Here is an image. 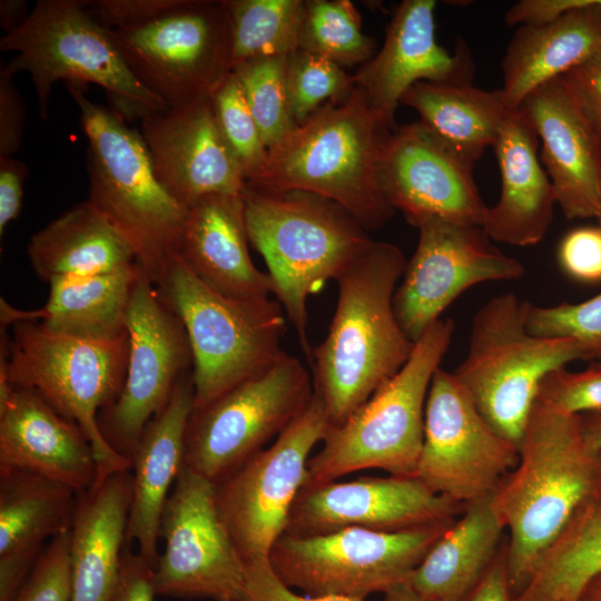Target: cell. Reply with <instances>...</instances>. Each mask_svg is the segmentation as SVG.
I'll list each match as a JSON object with an SVG mask.
<instances>
[{
  "label": "cell",
  "instance_id": "1",
  "mask_svg": "<svg viewBox=\"0 0 601 601\" xmlns=\"http://www.w3.org/2000/svg\"><path fill=\"white\" fill-rule=\"evenodd\" d=\"M491 501L510 533L506 565L515 598L573 515L585 504L601 501V451L585 440L581 415L536 398L519 444L518 463Z\"/></svg>",
  "mask_w": 601,
  "mask_h": 601
},
{
  "label": "cell",
  "instance_id": "2",
  "mask_svg": "<svg viewBox=\"0 0 601 601\" xmlns=\"http://www.w3.org/2000/svg\"><path fill=\"white\" fill-rule=\"evenodd\" d=\"M407 260L372 240L337 278L338 299L325 339L313 349V392L331 426L343 424L407 362L415 343L401 327L394 295Z\"/></svg>",
  "mask_w": 601,
  "mask_h": 601
},
{
  "label": "cell",
  "instance_id": "3",
  "mask_svg": "<svg viewBox=\"0 0 601 601\" xmlns=\"http://www.w3.org/2000/svg\"><path fill=\"white\" fill-rule=\"evenodd\" d=\"M390 132L355 87L270 147L262 169L246 184L321 196L343 207L365 230H377L395 211L378 180L381 147Z\"/></svg>",
  "mask_w": 601,
  "mask_h": 601
},
{
  "label": "cell",
  "instance_id": "4",
  "mask_svg": "<svg viewBox=\"0 0 601 601\" xmlns=\"http://www.w3.org/2000/svg\"><path fill=\"white\" fill-rule=\"evenodd\" d=\"M242 196L249 243L309 362L307 298L337 280L373 239L343 207L311 193L246 184Z\"/></svg>",
  "mask_w": 601,
  "mask_h": 601
},
{
  "label": "cell",
  "instance_id": "5",
  "mask_svg": "<svg viewBox=\"0 0 601 601\" xmlns=\"http://www.w3.org/2000/svg\"><path fill=\"white\" fill-rule=\"evenodd\" d=\"M88 140L89 200L131 246L152 283L177 253L187 208L159 180L140 131L68 85Z\"/></svg>",
  "mask_w": 601,
  "mask_h": 601
},
{
  "label": "cell",
  "instance_id": "6",
  "mask_svg": "<svg viewBox=\"0 0 601 601\" xmlns=\"http://www.w3.org/2000/svg\"><path fill=\"white\" fill-rule=\"evenodd\" d=\"M154 284L187 333L194 410L266 372L286 354V319L277 300L225 296L199 279L177 253Z\"/></svg>",
  "mask_w": 601,
  "mask_h": 601
},
{
  "label": "cell",
  "instance_id": "7",
  "mask_svg": "<svg viewBox=\"0 0 601 601\" xmlns=\"http://www.w3.org/2000/svg\"><path fill=\"white\" fill-rule=\"evenodd\" d=\"M454 328L450 318L432 324L415 342L404 366L343 424L329 427L308 461L305 484L338 480L366 469L416 475L428 388Z\"/></svg>",
  "mask_w": 601,
  "mask_h": 601
},
{
  "label": "cell",
  "instance_id": "8",
  "mask_svg": "<svg viewBox=\"0 0 601 601\" xmlns=\"http://www.w3.org/2000/svg\"><path fill=\"white\" fill-rule=\"evenodd\" d=\"M529 306L514 293L482 305L472 319L466 355L453 372L484 418L518 446L544 377L589 359L574 338L530 333Z\"/></svg>",
  "mask_w": 601,
  "mask_h": 601
},
{
  "label": "cell",
  "instance_id": "9",
  "mask_svg": "<svg viewBox=\"0 0 601 601\" xmlns=\"http://www.w3.org/2000/svg\"><path fill=\"white\" fill-rule=\"evenodd\" d=\"M0 49L16 52L9 65L17 73L30 75L42 119L48 118L57 81L102 88L125 121H141L169 108L135 78L109 30L88 13L82 1H37L27 21L0 39Z\"/></svg>",
  "mask_w": 601,
  "mask_h": 601
},
{
  "label": "cell",
  "instance_id": "10",
  "mask_svg": "<svg viewBox=\"0 0 601 601\" xmlns=\"http://www.w3.org/2000/svg\"><path fill=\"white\" fill-rule=\"evenodd\" d=\"M127 362V334L98 341L56 333L36 321L12 324L8 354L11 385L35 391L82 430L97 461L96 482L131 470V462L107 443L99 427V414L121 392Z\"/></svg>",
  "mask_w": 601,
  "mask_h": 601
},
{
  "label": "cell",
  "instance_id": "11",
  "mask_svg": "<svg viewBox=\"0 0 601 601\" xmlns=\"http://www.w3.org/2000/svg\"><path fill=\"white\" fill-rule=\"evenodd\" d=\"M455 519L396 532L346 528L315 535L284 533L268 559L285 584L305 594L365 599L407 581Z\"/></svg>",
  "mask_w": 601,
  "mask_h": 601
},
{
  "label": "cell",
  "instance_id": "12",
  "mask_svg": "<svg viewBox=\"0 0 601 601\" xmlns=\"http://www.w3.org/2000/svg\"><path fill=\"white\" fill-rule=\"evenodd\" d=\"M313 378L285 354L274 366L193 410L185 466L217 483L276 440L313 400Z\"/></svg>",
  "mask_w": 601,
  "mask_h": 601
},
{
  "label": "cell",
  "instance_id": "13",
  "mask_svg": "<svg viewBox=\"0 0 601 601\" xmlns=\"http://www.w3.org/2000/svg\"><path fill=\"white\" fill-rule=\"evenodd\" d=\"M109 32L135 78L169 108L211 97L233 71L223 1L181 0L146 23Z\"/></svg>",
  "mask_w": 601,
  "mask_h": 601
},
{
  "label": "cell",
  "instance_id": "14",
  "mask_svg": "<svg viewBox=\"0 0 601 601\" xmlns=\"http://www.w3.org/2000/svg\"><path fill=\"white\" fill-rule=\"evenodd\" d=\"M329 427L313 395L307 408L272 444L216 483L220 516L245 563L268 559L286 532L311 453Z\"/></svg>",
  "mask_w": 601,
  "mask_h": 601
},
{
  "label": "cell",
  "instance_id": "15",
  "mask_svg": "<svg viewBox=\"0 0 601 601\" xmlns=\"http://www.w3.org/2000/svg\"><path fill=\"white\" fill-rule=\"evenodd\" d=\"M154 568L157 595L242 601L246 563L217 506L216 483L188 466L180 471L165 504Z\"/></svg>",
  "mask_w": 601,
  "mask_h": 601
},
{
  "label": "cell",
  "instance_id": "16",
  "mask_svg": "<svg viewBox=\"0 0 601 601\" xmlns=\"http://www.w3.org/2000/svg\"><path fill=\"white\" fill-rule=\"evenodd\" d=\"M519 446L480 413L453 372H435L416 470L434 493L465 508L490 497L515 467Z\"/></svg>",
  "mask_w": 601,
  "mask_h": 601
},
{
  "label": "cell",
  "instance_id": "17",
  "mask_svg": "<svg viewBox=\"0 0 601 601\" xmlns=\"http://www.w3.org/2000/svg\"><path fill=\"white\" fill-rule=\"evenodd\" d=\"M128 362L117 400L99 414L107 443L131 462L149 422L169 403L179 378L193 371L186 329L141 268L128 313Z\"/></svg>",
  "mask_w": 601,
  "mask_h": 601
},
{
  "label": "cell",
  "instance_id": "18",
  "mask_svg": "<svg viewBox=\"0 0 601 601\" xmlns=\"http://www.w3.org/2000/svg\"><path fill=\"white\" fill-rule=\"evenodd\" d=\"M416 228L418 242L394 295L397 321L414 343L470 287L525 274L481 226L427 219Z\"/></svg>",
  "mask_w": 601,
  "mask_h": 601
},
{
  "label": "cell",
  "instance_id": "19",
  "mask_svg": "<svg viewBox=\"0 0 601 601\" xmlns=\"http://www.w3.org/2000/svg\"><path fill=\"white\" fill-rule=\"evenodd\" d=\"M473 165L417 120L385 137L378 180L386 201L415 227L427 219L482 227L487 206Z\"/></svg>",
  "mask_w": 601,
  "mask_h": 601
},
{
  "label": "cell",
  "instance_id": "20",
  "mask_svg": "<svg viewBox=\"0 0 601 601\" xmlns=\"http://www.w3.org/2000/svg\"><path fill=\"white\" fill-rule=\"evenodd\" d=\"M464 508L416 476H363L305 484L285 533L324 534L346 528L396 532L455 519Z\"/></svg>",
  "mask_w": 601,
  "mask_h": 601
},
{
  "label": "cell",
  "instance_id": "21",
  "mask_svg": "<svg viewBox=\"0 0 601 601\" xmlns=\"http://www.w3.org/2000/svg\"><path fill=\"white\" fill-rule=\"evenodd\" d=\"M211 97L170 107L140 121L159 180L186 208L209 195H240L246 185L217 124Z\"/></svg>",
  "mask_w": 601,
  "mask_h": 601
},
{
  "label": "cell",
  "instance_id": "22",
  "mask_svg": "<svg viewBox=\"0 0 601 601\" xmlns=\"http://www.w3.org/2000/svg\"><path fill=\"white\" fill-rule=\"evenodd\" d=\"M502 60L500 89L511 110L542 85L601 51L600 0H526Z\"/></svg>",
  "mask_w": 601,
  "mask_h": 601
},
{
  "label": "cell",
  "instance_id": "23",
  "mask_svg": "<svg viewBox=\"0 0 601 601\" xmlns=\"http://www.w3.org/2000/svg\"><path fill=\"white\" fill-rule=\"evenodd\" d=\"M434 0H404L396 8L377 53L353 75L355 87L391 131L395 111L416 82L471 83V61L460 50L451 55L435 37Z\"/></svg>",
  "mask_w": 601,
  "mask_h": 601
},
{
  "label": "cell",
  "instance_id": "24",
  "mask_svg": "<svg viewBox=\"0 0 601 601\" xmlns=\"http://www.w3.org/2000/svg\"><path fill=\"white\" fill-rule=\"evenodd\" d=\"M541 142V162L568 219L595 218L601 179V135L562 77L532 91L519 108Z\"/></svg>",
  "mask_w": 601,
  "mask_h": 601
},
{
  "label": "cell",
  "instance_id": "25",
  "mask_svg": "<svg viewBox=\"0 0 601 601\" xmlns=\"http://www.w3.org/2000/svg\"><path fill=\"white\" fill-rule=\"evenodd\" d=\"M9 471L42 475L78 494L88 491L98 474L82 430L38 393L20 387L0 406V473Z\"/></svg>",
  "mask_w": 601,
  "mask_h": 601
},
{
  "label": "cell",
  "instance_id": "26",
  "mask_svg": "<svg viewBox=\"0 0 601 601\" xmlns=\"http://www.w3.org/2000/svg\"><path fill=\"white\" fill-rule=\"evenodd\" d=\"M538 135L528 117L512 110L493 146L501 194L487 207L482 228L491 240L518 247L539 244L554 216L556 196L538 155Z\"/></svg>",
  "mask_w": 601,
  "mask_h": 601
},
{
  "label": "cell",
  "instance_id": "27",
  "mask_svg": "<svg viewBox=\"0 0 601 601\" xmlns=\"http://www.w3.org/2000/svg\"><path fill=\"white\" fill-rule=\"evenodd\" d=\"M78 497L36 473H0V601H16L45 542L70 529Z\"/></svg>",
  "mask_w": 601,
  "mask_h": 601
},
{
  "label": "cell",
  "instance_id": "28",
  "mask_svg": "<svg viewBox=\"0 0 601 601\" xmlns=\"http://www.w3.org/2000/svg\"><path fill=\"white\" fill-rule=\"evenodd\" d=\"M249 244L242 194H215L187 208L177 254L199 279L225 296L268 298L272 279L254 265Z\"/></svg>",
  "mask_w": 601,
  "mask_h": 601
},
{
  "label": "cell",
  "instance_id": "29",
  "mask_svg": "<svg viewBox=\"0 0 601 601\" xmlns=\"http://www.w3.org/2000/svg\"><path fill=\"white\" fill-rule=\"evenodd\" d=\"M194 410L191 371L176 384L165 410L146 426L131 455L132 496L127 542L154 568L161 514L174 484L185 466V433Z\"/></svg>",
  "mask_w": 601,
  "mask_h": 601
},
{
  "label": "cell",
  "instance_id": "30",
  "mask_svg": "<svg viewBox=\"0 0 601 601\" xmlns=\"http://www.w3.org/2000/svg\"><path fill=\"white\" fill-rule=\"evenodd\" d=\"M131 470L119 471L79 494L70 526V601H110L127 543Z\"/></svg>",
  "mask_w": 601,
  "mask_h": 601
},
{
  "label": "cell",
  "instance_id": "31",
  "mask_svg": "<svg viewBox=\"0 0 601 601\" xmlns=\"http://www.w3.org/2000/svg\"><path fill=\"white\" fill-rule=\"evenodd\" d=\"M27 254L32 270L47 284L57 278L109 274L137 264L131 246L89 199L36 231Z\"/></svg>",
  "mask_w": 601,
  "mask_h": 601
},
{
  "label": "cell",
  "instance_id": "32",
  "mask_svg": "<svg viewBox=\"0 0 601 601\" xmlns=\"http://www.w3.org/2000/svg\"><path fill=\"white\" fill-rule=\"evenodd\" d=\"M491 497L466 505L407 580L423 601H460L499 553L505 528Z\"/></svg>",
  "mask_w": 601,
  "mask_h": 601
},
{
  "label": "cell",
  "instance_id": "33",
  "mask_svg": "<svg viewBox=\"0 0 601 601\" xmlns=\"http://www.w3.org/2000/svg\"><path fill=\"white\" fill-rule=\"evenodd\" d=\"M141 267L102 275L57 278L48 285L45 306L17 312V319L36 321L48 329L79 338L108 341L127 334V313Z\"/></svg>",
  "mask_w": 601,
  "mask_h": 601
},
{
  "label": "cell",
  "instance_id": "34",
  "mask_svg": "<svg viewBox=\"0 0 601 601\" xmlns=\"http://www.w3.org/2000/svg\"><path fill=\"white\" fill-rule=\"evenodd\" d=\"M401 105L413 108L422 124L472 162L494 146L512 111L500 89L471 83L420 81L405 92Z\"/></svg>",
  "mask_w": 601,
  "mask_h": 601
},
{
  "label": "cell",
  "instance_id": "35",
  "mask_svg": "<svg viewBox=\"0 0 601 601\" xmlns=\"http://www.w3.org/2000/svg\"><path fill=\"white\" fill-rule=\"evenodd\" d=\"M601 575V501L585 504L539 559L514 601H577Z\"/></svg>",
  "mask_w": 601,
  "mask_h": 601
},
{
  "label": "cell",
  "instance_id": "36",
  "mask_svg": "<svg viewBox=\"0 0 601 601\" xmlns=\"http://www.w3.org/2000/svg\"><path fill=\"white\" fill-rule=\"evenodd\" d=\"M231 39V69L299 48L306 0H223Z\"/></svg>",
  "mask_w": 601,
  "mask_h": 601
},
{
  "label": "cell",
  "instance_id": "37",
  "mask_svg": "<svg viewBox=\"0 0 601 601\" xmlns=\"http://www.w3.org/2000/svg\"><path fill=\"white\" fill-rule=\"evenodd\" d=\"M341 67L364 65L375 43L362 29L358 11L348 0H306L299 48Z\"/></svg>",
  "mask_w": 601,
  "mask_h": 601
},
{
  "label": "cell",
  "instance_id": "38",
  "mask_svg": "<svg viewBox=\"0 0 601 601\" xmlns=\"http://www.w3.org/2000/svg\"><path fill=\"white\" fill-rule=\"evenodd\" d=\"M286 59L260 57L233 69L268 149L295 127L286 90Z\"/></svg>",
  "mask_w": 601,
  "mask_h": 601
},
{
  "label": "cell",
  "instance_id": "39",
  "mask_svg": "<svg viewBox=\"0 0 601 601\" xmlns=\"http://www.w3.org/2000/svg\"><path fill=\"white\" fill-rule=\"evenodd\" d=\"M285 80L295 126L323 107L343 100L355 88L353 75L343 67L303 49L287 56Z\"/></svg>",
  "mask_w": 601,
  "mask_h": 601
},
{
  "label": "cell",
  "instance_id": "40",
  "mask_svg": "<svg viewBox=\"0 0 601 601\" xmlns=\"http://www.w3.org/2000/svg\"><path fill=\"white\" fill-rule=\"evenodd\" d=\"M219 129L240 165L246 183L262 169L268 152L242 85L231 71L211 97Z\"/></svg>",
  "mask_w": 601,
  "mask_h": 601
},
{
  "label": "cell",
  "instance_id": "41",
  "mask_svg": "<svg viewBox=\"0 0 601 601\" xmlns=\"http://www.w3.org/2000/svg\"><path fill=\"white\" fill-rule=\"evenodd\" d=\"M526 327L538 336L574 338L585 348L589 359L600 357L601 293L575 304L538 306L530 303Z\"/></svg>",
  "mask_w": 601,
  "mask_h": 601
},
{
  "label": "cell",
  "instance_id": "42",
  "mask_svg": "<svg viewBox=\"0 0 601 601\" xmlns=\"http://www.w3.org/2000/svg\"><path fill=\"white\" fill-rule=\"evenodd\" d=\"M70 529L48 542L16 601H70Z\"/></svg>",
  "mask_w": 601,
  "mask_h": 601
},
{
  "label": "cell",
  "instance_id": "43",
  "mask_svg": "<svg viewBox=\"0 0 601 601\" xmlns=\"http://www.w3.org/2000/svg\"><path fill=\"white\" fill-rule=\"evenodd\" d=\"M538 398L571 415L601 413V365L581 372L565 367L548 374Z\"/></svg>",
  "mask_w": 601,
  "mask_h": 601
},
{
  "label": "cell",
  "instance_id": "44",
  "mask_svg": "<svg viewBox=\"0 0 601 601\" xmlns=\"http://www.w3.org/2000/svg\"><path fill=\"white\" fill-rule=\"evenodd\" d=\"M562 270L580 283L601 282V226H581L569 230L558 247Z\"/></svg>",
  "mask_w": 601,
  "mask_h": 601
},
{
  "label": "cell",
  "instance_id": "45",
  "mask_svg": "<svg viewBox=\"0 0 601 601\" xmlns=\"http://www.w3.org/2000/svg\"><path fill=\"white\" fill-rule=\"evenodd\" d=\"M181 0H90L82 1L88 13L108 30L146 23L177 7Z\"/></svg>",
  "mask_w": 601,
  "mask_h": 601
},
{
  "label": "cell",
  "instance_id": "46",
  "mask_svg": "<svg viewBox=\"0 0 601 601\" xmlns=\"http://www.w3.org/2000/svg\"><path fill=\"white\" fill-rule=\"evenodd\" d=\"M242 601H365V599L299 594L279 579L273 570L269 559H263L246 563V580Z\"/></svg>",
  "mask_w": 601,
  "mask_h": 601
},
{
  "label": "cell",
  "instance_id": "47",
  "mask_svg": "<svg viewBox=\"0 0 601 601\" xmlns=\"http://www.w3.org/2000/svg\"><path fill=\"white\" fill-rule=\"evenodd\" d=\"M17 72L9 63L0 67V158L13 156L21 147L26 107L13 82Z\"/></svg>",
  "mask_w": 601,
  "mask_h": 601
},
{
  "label": "cell",
  "instance_id": "48",
  "mask_svg": "<svg viewBox=\"0 0 601 601\" xmlns=\"http://www.w3.org/2000/svg\"><path fill=\"white\" fill-rule=\"evenodd\" d=\"M562 78L585 116L601 135V51Z\"/></svg>",
  "mask_w": 601,
  "mask_h": 601
},
{
  "label": "cell",
  "instance_id": "49",
  "mask_svg": "<svg viewBox=\"0 0 601 601\" xmlns=\"http://www.w3.org/2000/svg\"><path fill=\"white\" fill-rule=\"evenodd\" d=\"M154 566L132 552L127 542L124 549L119 580L110 601H154Z\"/></svg>",
  "mask_w": 601,
  "mask_h": 601
},
{
  "label": "cell",
  "instance_id": "50",
  "mask_svg": "<svg viewBox=\"0 0 601 601\" xmlns=\"http://www.w3.org/2000/svg\"><path fill=\"white\" fill-rule=\"evenodd\" d=\"M29 174L28 166L11 157L0 158V236L16 220L22 209L23 186Z\"/></svg>",
  "mask_w": 601,
  "mask_h": 601
},
{
  "label": "cell",
  "instance_id": "51",
  "mask_svg": "<svg viewBox=\"0 0 601 601\" xmlns=\"http://www.w3.org/2000/svg\"><path fill=\"white\" fill-rule=\"evenodd\" d=\"M460 601H514L508 574L506 543L502 544L480 581Z\"/></svg>",
  "mask_w": 601,
  "mask_h": 601
},
{
  "label": "cell",
  "instance_id": "52",
  "mask_svg": "<svg viewBox=\"0 0 601 601\" xmlns=\"http://www.w3.org/2000/svg\"><path fill=\"white\" fill-rule=\"evenodd\" d=\"M29 14L26 0L0 1V26L4 35L21 27L29 18Z\"/></svg>",
  "mask_w": 601,
  "mask_h": 601
},
{
  "label": "cell",
  "instance_id": "53",
  "mask_svg": "<svg viewBox=\"0 0 601 601\" xmlns=\"http://www.w3.org/2000/svg\"><path fill=\"white\" fill-rule=\"evenodd\" d=\"M582 430L588 443L601 451V413L581 415Z\"/></svg>",
  "mask_w": 601,
  "mask_h": 601
},
{
  "label": "cell",
  "instance_id": "54",
  "mask_svg": "<svg viewBox=\"0 0 601 601\" xmlns=\"http://www.w3.org/2000/svg\"><path fill=\"white\" fill-rule=\"evenodd\" d=\"M383 601H423L408 581L398 583L384 592Z\"/></svg>",
  "mask_w": 601,
  "mask_h": 601
},
{
  "label": "cell",
  "instance_id": "55",
  "mask_svg": "<svg viewBox=\"0 0 601 601\" xmlns=\"http://www.w3.org/2000/svg\"><path fill=\"white\" fill-rule=\"evenodd\" d=\"M577 601H601V575L591 580L582 589Z\"/></svg>",
  "mask_w": 601,
  "mask_h": 601
},
{
  "label": "cell",
  "instance_id": "56",
  "mask_svg": "<svg viewBox=\"0 0 601 601\" xmlns=\"http://www.w3.org/2000/svg\"><path fill=\"white\" fill-rule=\"evenodd\" d=\"M598 225L601 226V179H600V196H599V209L597 214Z\"/></svg>",
  "mask_w": 601,
  "mask_h": 601
},
{
  "label": "cell",
  "instance_id": "57",
  "mask_svg": "<svg viewBox=\"0 0 601 601\" xmlns=\"http://www.w3.org/2000/svg\"><path fill=\"white\" fill-rule=\"evenodd\" d=\"M601 1V0H600Z\"/></svg>",
  "mask_w": 601,
  "mask_h": 601
},
{
  "label": "cell",
  "instance_id": "58",
  "mask_svg": "<svg viewBox=\"0 0 601 601\" xmlns=\"http://www.w3.org/2000/svg\"><path fill=\"white\" fill-rule=\"evenodd\" d=\"M601 357V356H600Z\"/></svg>",
  "mask_w": 601,
  "mask_h": 601
}]
</instances>
